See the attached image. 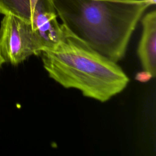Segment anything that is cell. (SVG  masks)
<instances>
[{"instance_id":"7","label":"cell","mask_w":156,"mask_h":156,"mask_svg":"<svg viewBox=\"0 0 156 156\" xmlns=\"http://www.w3.org/2000/svg\"><path fill=\"white\" fill-rule=\"evenodd\" d=\"M4 63H5V60H4V58H3V57L2 56V54H1V51H0V68H1V66H2Z\"/></svg>"},{"instance_id":"1","label":"cell","mask_w":156,"mask_h":156,"mask_svg":"<svg viewBox=\"0 0 156 156\" xmlns=\"http://www.w3.org/2000/svg\"><path fill=\"white\" fill-rule=\"evenodd\" d=\"M62 24L112 60H121L136 24L156 0H52Z\"/></svg>"},{"instance_id":"3","label":"cell","mask_w":156,"mask_h":156,"mask_svg":"<svg viewBox=\"0 0 156 156\" xmlns=\"http://www.w3.org/2000/svg\"><path fill=\"white\" fill-rule=\"evenodd\" d=\"M0 13L10 14L30 23L42 49L54 46L65 34V26L57 20L52 0H0Z\"/></svg>"},{"instance_id":"2","label":"cell","mask_w":156,"mask_h":156,"mask_svg":"<svg viewBox=\"0 0 156 156\" xmlns=\"http://www.w3.org/2000/svg\"><path fill=\"white\" fill-rule=\"evenodd\" d=\"M65 34L54 46L41 49L43 67L50 78L66 88L101 102L119 93L129 79L116 62L72 34Z\"/></svg>"},{"instance_id":"6","label":"cell","mask_w":156,"mask_h":156,"mask_svg":"<svg viewBox=\"0 0 156 156\" xmlns=\"http://www.w3.org/2000/svg\"><path fill=\"white\" fill-rule=\"evenodd\" d=\"M154 78L151 73L146 70H143L137 73L135 75V79L140 82L145 83L148 82L151 79Z\"/></svg>"},{"instance_id":"4","label":"cell","mask_w":156,"mask_h":156,"mask_svg":"<svg viewBox=\"0 0 156 156\" xmlns=\"http://www.w3.org/2000/svg\"><path fill=\"white\" fill-rule=\"evenodd\" d=\"M42 46L32 24L10 14L1 23L0 51L5 62L17 65L32 55H38Z\"/></svg>"},{"instance_id":"5","label":"cell","mask_w":156,"mask_h":156,"mask_svg":"<svg viewBox=\"0 0 156 156\" xmlns=\"http://www.w3.org/2000/svg\"><path fill=\"white\" fill-rule=\"evenodd\" d=\"M143 30L139 42L137 54L143 69L156 73V11L147 13L141 20Z\"/></svg>"}]
</instances>
